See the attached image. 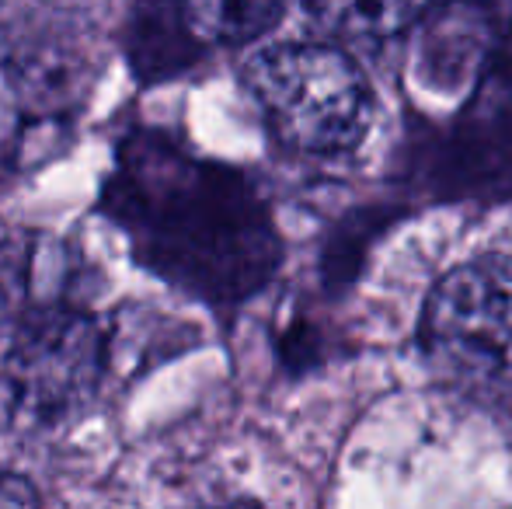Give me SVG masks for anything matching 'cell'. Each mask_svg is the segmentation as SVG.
<instances>
[{
	"label": "cell",
	"instance_id": "6da1fadb",
	"mask_svg": "<svg viewBox=\"0 0 512 509\" xmlns=\"http://www.w3.org/2000/svg\"><path fill=\"white\" fill-rule=\"evenodd\" d=\"M244 88L283 143L304 154H338L370 126V84L352 56L321 42L262 49L244 67Z\"/></svg>",
	"mask_w": 512,
	"mask_h": 509
},
{
	"label": "cell",
	"instance_id": "7a4b0ae2",
	"mask_svg": "<svg viewBox=\"0 0 512 509\" xmlns=\"http://www.w3.org/2000/svg\"><path fill=\"white\" fill-rule=\"evenodd\" d=\"M422 346L457 381L512 387V258L446 272L422 311Z\"/></svg>",
	"mask_w": 512,
	"mask_h": 509
},
{
	"label": "cell",
	"instance_id": "3957f363",
	"mask_svg": "<svg viewBox=\"0 0 512 509\" xmlns=\"http://www.w3.org/2000/svg\"><path fill=\"white\" fill-rule=\"evenodd\" d=\"M105 374V335L88 314L49 307L21 325L4 360V377L21 412L67 419L95 398Z\"/></svg>",
	"mask_w": 512,
	"mask_h": 509
},
{
	"label": "cell",
	"instance_id": "277c9868",
	"mask_svg": "<svg viewBox=\"0 0 512 509\" xmlns=\"http://www.w3.org/2000/svg\"><path fill=\"white\" fill-rule=\"evenodd\" d=\"M185 32L203 42H248L279 21V4H189L182 7Z\"/></svg>",
	"mask_w": 512,
	"mask_h": 509
},
{
	"label": "cell",
	"instance_id": "5b68a950",
	"mask_svg": "<svg viewBox=\"0 0 512 509\" xmlns=\"http://www.w3.org/2000/svg\"><path fill=\"white\" fill-rule=\"evenodd\" d=\"M321 18H328L338 32L359 35V39H380V35H398L405 32L408 21L422 14L415 4H359V7H321Z\"/></svg>",
	"mask_w": 512,
	"mask_h": 509
},
{
	"label": "cell",
	"instance_id": "8992f818",
	"mask_svg": "<svg viewBox=\"0 0 512 509\" xmlns=\"http://www.w3.org/2000/svg\"><path fill=\"white\" fill-rule=\"evenodd\" d=\"M25 279V248L21 238L11 231L7 220H0V318L14 307Z\"/></svg>",
	"mask_w": 512,
	"mask_h": 509
},
{
	"label": "cell",
	"instance_id": "52a82bcc",
	"mask_svg": "<svg viewBox=\"0 0 512 509\" xmlns=\"http://www.w3.org/2000/svg\"><path fill=\"white\" fill-rule=\"evenodd\" d=\"M0 509H42L39 492L28 478L0 475Z\"/></svg>",
	"mask_w": 512,
	"mask_h": 509
},
{
	"label": "cell",
	"instance_id": "ba28073f",
	"mask_svg": "<svg viewBox=\"0 0 512 509\" xmlns=\"http://www.w3.org/2000/svg\"><path fill=\"white\" fill-rule=\"evenodd\" d=\"M213 509H255V506H244V503H237V506H213Z\"/></svg>",
	"mask_w": 512,
	"mask_h": 509
}]
</instances>
